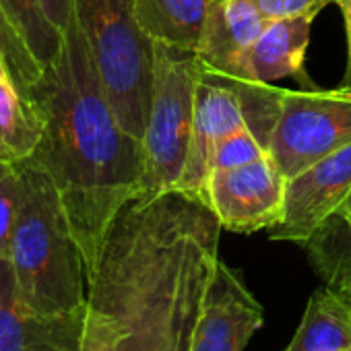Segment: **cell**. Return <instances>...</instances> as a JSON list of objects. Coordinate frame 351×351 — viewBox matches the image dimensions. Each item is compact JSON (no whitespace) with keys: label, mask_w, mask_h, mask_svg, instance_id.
<instances>
[{"label":"cell","mask_w":351,"mask_h":351,"mask_svg":"<svg viewBox=\"0 0 351 351\" xmlns=\"http://www.w3.org/2000/svg\"><path fill=\"white\" fill-rule=\"evenodd\" d=\"M77 21L101 87L122 128L143 143L151 93L153 46L141 29L132 0H73Z\"/></svg>","instance_id":"4"},{"label":"cell","mask_w":351,"mask_h":351,"mask_svg":"<svg viewBox=\"0 0 351 351\" xmlns=\"http://www.w3.org/2000/svg\"><path fill=\"white\" fill-rule=\"evenodd\" d=\"M285 186V176L267 153L238 167L213 169L205 186V201L223 230L252 234L281 223Z\"/></svg>","instance_id":"7"},{"label":"cell","mask_w":351,"mask_h":351,"mask_svg":"<svg viewBox=\"0 0 351 351\" xmlns=\"http://www.w3.org/2000/svg\"><path fill=\"white\" fill-rule=\"evenodd\" d=\"M203 64L195 54L153 46V93L143 134V195L176 191L182 176L195 120Z\"/></svg>","instance_id":"5"},{"label":"cell","mask_w":351,"mask_h":351,"mask_svg":"<svg viewBox=\"0 0 351 351\" xmlns=\"http://www.w3.org/2000/svg\"><path fill=\"white\" fill-rule=\"evenodd\" d=\"M221 230L207 201L182 191L126 203L87 277L79 351H191Z\"/></svg>","instance_id":"1"},{"label":"cell","mask_w":351,"mask_h":351,"mask_svg":"<svg viewBox=\"0 0 351 351\" xmlns=\"http://www.w3.org/2000/svg\"><path fill=\"white\" fill-rule=\"evenodd\" d=\"M349 351H351V349H349Z\"/></svg>","instance_id":"27"},{"label":"cell","mask_w":351,"mask_h":351,"mask_svg":"<svg viewBox=\"0 0 351 351\" xmlns=\"http://www.w3.org/2000/svg\"><path fill=\"white\" fill-rule=\"evenodd\" d=\"M9 17L19 29L21 38L42 66L50 64L62 50L64 32H60L48 17L42 0H0Z\"/></svg>","instance_id":"17"},{"label":"cell","mask_w":351,"mask_h":351,"mask_svg":"<svg viewBox=\"0 0 351 351\" xmlns=\"http://www.w3.org/2000/svg\"><path fill=\"white\" fill-rule=\"evenodd\" d=\"M351 310L335 287L312 293L302 322L283 351H349Z\"/></svg>","instance_id":"16"},{"label":"cell","mask_w":351,"mask_h":351,"mask_svg":"<svg viewBox=\"0 0 351 351\" xmlns=\"http://www.w3.org/2000/svg\"><path fill=\"white\" fill-rule=\"evenodd\" d=\"M25 199L21 163H0V258H9Z\"/></svg>","instance_id":"19"},{"label":"cell","mask_w":351,"mask_h":351,"mask_svg":"<svg viewBox=\"0 0 351 351\" xmlns=\"http://www.w3.org/2000/svg\"><path fill=\"white\" fill-rule=\"evenodd\" d=\"M314 19L316 15H302L269 21L250 48L248 81L273 83L285 77H304V58Z\"/></svg>","instance_id":"13"},{"label":"cell","mask_w":351,"mask_h":351,"mask_svg":"<svg viewBox=\"0 0 351 351\" xmlns=\"http://www.w3.org/2000/svg\"><path fill=\"white\" fill-rule=\"evenodd\" d=\"M265 19H291L302 15H318L332 0H252Z\"/></svg>","instance_id":"21"},{"label":"cell","mask_w":351,"mask_h":351,"mask_svg":"<svg viewBox=\"0 0 351 351\" xmlns=\"http://www.w3.org/2000/svg\"><path fill=\"white\" fill-rule=\"evenodd\" d=\"M351 143V87L330 91L281 89L269 155L285 180Z\"/></svg>","instance_id":"6"},{"label":"cell","mask_w":351,"mask_h":351,"mask_svg":"<svg viewBox=\"0 0 351 351\" xmlns=\"http://www.w3.org/2000/svg\"><path fill=\"white\" fill-rule=\"evenodd\" d=\"M0 54H3L15 83L23 91H27L44 75V66L21 38L3 3H0Z\"/></svg>","instance_id":"18"},{"label":"cell","mask_w":351,"mask_h":351,"mask_svg":"<svg viewBox=\"0 0 351 351\" xmlns=\"http://www.w3.org/2000/svg\"><path fill=\"white\" fill-rule=\"evenodd\" d=\"M335 217H339L343 223H345V228H347V232L351 234V193H349V197H347V201L341 205V209L337 211V215Z\"/></svg>","instance_id":"25"},{"label":"cell","mask_w":351,"mask_h":351,"mask_svg":"<svg viewBox=\"0 0 351 351\" xmlns=\"http://www.w3.org/2000/svg\"><path fill=\"white\" fill-rule=\"evenodd\" d=\"M21 171L25 199L9 254L19 300L46 316L81 312L87 269L60 195L34 159L21 161Z\"/></svg>","instance_id":"3"},{"label":"cell","mask_w":351,"mask_h":351,"mask_svg":"<svg viewBox=\"0 0 351 351\" xmlns=\"http://www.w3.org/2000/svg\"><path fill=\"white\" fill-rule=\"evenodd\" d=\"M42 3L52 23L60 32H66L73 21V0H42Z\"/></svg>","instance_id":"22"},{"label":"cell","mask_w":351,"mask_h":351,"mask_svg":"<svg viewBox=\"0 0 351 351\" xmlns=\"http://www.w3.org/2000/svg\"><path fill=\"white\" fill-rule=\"evenodd\" d=\"M351 193V143L287 180L285 215L273 240L308 244L337 215Z\"/></svg>","instance_id":"8"},{"label":"cell","mask_w":351,"mask_h":351,"mask_svg":"<svg viewBox=\"0 0 351 351\" xmlns=\"http://www.w3.org/2000/svg\"><path fill=\"white\" fill-rule=\"evenodd\" d=\"M44 122L27 97L15 83L7 62L0 58V163H21L34 157Z\"/></svg>","instance_id":"15"},{"label":"cell","mask_w":351,"mask_h":351,"mask_svg":"<svg viewBox=\"0 0 351 351\" xmlns=\"http://www.w3.org/2000/svg\"><path fill=\"white\" fill-rule=\"evenodd\" d=\"M269 19L252 0H213L195 56L207 75L221 79L248 81V54Z\"/></svg>","instance_id":"11"},{"label":"cell","mask_w":351,"mask_h":351,"mask_svg":"<svg viewBox=\"0 0 351 351\" xmlns=\"http://www.w3.org/2000/svg\"><path fill=\"white\" fill-rule=\"evenodd\" d=\"M265 322L261 302L221 258L207 287L191 351H244Z\"/></svg>","instance_id":"10"},{"label":"cell","mask_w":351,"mask_h":351,"mask_svg":"<svg viewBox=\"0 0 351 351\" xmlns=\"http://www.w3.org/2000/svg\"><path fill=\"white\" fill-rule=\"evenodd\" d=\"M330 287H335L337 291H339V295L345 300V304L349 306V310H351V271H347V273H339L335 279H330V283H328Z\"/></svg>","instance_id":"24"},{"label":"cell","mask_w":351,"mask_h":351,"mask_svg":"<svg viewBox=\"0 0 351 351\" xmlns=\"http://www.w3.org/2000/svg\"><path fill=\"white\" fill-rule=\"evenodd\" d=\"M267 153H269V149H267L265 141L246 124V126L238 128L236 132H232L230 136H226L217 145L213 159H211V171L221 169V167H238V165L256 161Z\"/></svg>","instance_id":"20"},{"label":"cell","mask_w":351,"mask_h":351,"mask_svg":"<svg viewBox=\"0 0 351 351\" xmlns=\"http://www.w3.org/2000/svg\"><path fill=\"white\" fill-rule=\"evenodd\" d=\"M0 58H3V54H0ZM3 60H5V58H3Z\"/></svg>","instance_id":"26"},{"label":"cell","mask_w":351,"mask_h":351,"mask_svg":"<svg viewBox=\"0 0 351 351\" xmlns=\"http://www.w3.org/2000/svg\"><path fill=\"white\" fill-rule=\"evenodd\" d=\"M343 13V23H345V36H347V75H345V85L351 87V0H335Z\"/></svg>","instance_id":"23"},{"label":"cell","mask_w":351,"mask_h":351,"mask_svg":"<svg viewBox=\"0 0 351 351\" xmlns=\"http://www.w3.org/2000/svg\"><path fill=\"white\" fill-rule=\"evenodd\" d=\"M134 15L149 40L195 54L213 0H132Z\"/></svg>","instance_id":"14"},{"label":"cell","mask_w":351,"mask_h":351,"mask_svg":"<svg viewBox=\"0 0 351 351\" xmlns=\"http://www.w3.org/2000/svg\"><path fill=\"white\" fill-rule=\"evenodd\" d=\"M85 310L46 316L25 308L9 258H0V351H79Z\"/></svg>","instance_id":"12"},{"label":"cell","mask_w":351,"mask_h":351,"mask_svg":"<svg viewBox=\"0 0 351 351\" xmlns=\"http://www.w3.org/2000/svg\"><path fill=\"white\" fill-rule=\"evenodd\" d=\"M25 93L44 122L32 159L60 195L89 277L110 226L143 195V143L118 122L75 19L60 54Z\"/></svg>","instance_id":"2"},{"label":"cell","mask_w":351,"mask_h":351,"mask_svg":"<svg viewBox=\"0 0 351 351\" xmlns=\"http://www.w3.org/2000/svg\"><path fill=\"white\" fill-rule=\"evenodd\" d=\"M246 124L248 116L240 83L207 75L203 71V79L199 83L195 99V120L189 155L176 191L205 199L211 159L217 145Z\"/></svg>","instance_id":"9"}]
</instances>
